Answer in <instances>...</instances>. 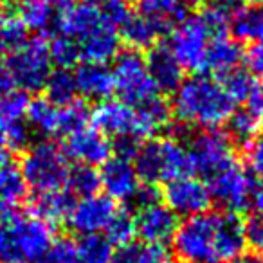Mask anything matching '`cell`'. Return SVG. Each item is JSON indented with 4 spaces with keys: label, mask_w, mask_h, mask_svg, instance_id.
Returning a JSON list of instances; mask_svg holds the SVG:
<instances>
[{
    "label": "cell",
    "mask_w": 263,
    "mask_h": 263,
    "mask_svg": "<svg viewBox=\"0 0 263 263\" xmlns=\"http://www.w3.org/2000/svg\"><path fill=\"white\" fill-rule=\"evenodd\" d=\"M208 187L211 193V200H215L223 211L238 213L249 208L254 182L251 173L243 166L234 162L233 166L209 177Z\"/></svg>",
    "instance_id": "7c38bea8"
},
{
    "label": "cell",
    "mask_w": 263,
    "mask_h": 263,
    "mask_svg": "<svg viewBox=\"0 0 263 263\" xmlns=\"http://www.w3.org/2000/svg\"><path fill=\"white\" fill-rule=\"evenodd\" d=\"M234 105L222 81L208 74H195L173 90L170 110L186 126L216 130L227 123Z\"/></svg>",
    "instance_id": "3957f363"
},
{
    "label": "cell",
    "mask_w": 263,
    "mask_h": 263,
    "mask_svg": "<svg viewBox=\"0 0 263 263\" xmlns=\"http://www.w3.org/2000/svg\"><path fill=\"white\" fill-rule=\"evenodd\" d=\"M249 205L254 209V213L258 216H263V182L254 184L251 193V200H249Z\"/></svg>",
    "instance_id": "7bdbcfd3"
},
{
    "label": "cell",
    "mask_w": 263,
    "mask_h": 263,
    "mask_svg": "<svg viewBox=\"0 0 263 263\" xmlns=\"http://www.w3.org/2000/svg\"><path fill=\"white\" fill-rule=\"evenodd\" d=\"M226 124L229 126V137L240 141V143H249L259 134L263 119L256 116L254 112H251L249 108H241L234 110Z\"/></svg>",
    "instance_id": "4dcf8cb0"
},
{
    "label": "cell",
    "mask_w": 263,
    "mask_h": 263,
    "mask_svg": "<svg viewBox=\"0 0 263 263\" xmlns=\"http://www.w3.org/2000/svg\"><path fill=\"white\" fill-rule=\"evenodd\" d=\"M220 81H222V85L226 87V90L229 92L231 98L234 99V103H238V101H245V99H247L249 92H251L256 80L252 78V74L249 72V70L238 67V69L220 76Z\"/></svg>",
    "instance_id": "8d00e7d4"
},
{
    "label": "cell",
    "mask_w": 263,
    "mask_h": 263,
    "mask_svg": "<svg viewBox=\"0 0 263 263\" xmlns=\"http://www.w3.org/2000/svg\"><path fill=\"white\" fill-rule=\"evenodd\" d=\"M245 101H247V108L263 119V80L254 81Z\"/></svg>",
    "instance_id": "b9f144b4"
},
{
    "label": "cell",
    "mask_w": 263,
    "mask_h": 263,
    "mask_svg": "<svg viewBox=\"0 0 263 263\" xmlns=\"http://www.w3.org/2000/svg\"><path fill=\"white\" fill-rule=\"evenodd\" d=\"M6 15V11H4V8H2V4H0V18Z\"/></svg>",
    "instance_id": "681fc988"
},
{
    "label": "cell",
    "mask_w": 263,
    "mask_h": 263,
    "mask_svg": "<svg viewBox=\"0 0 263 263\" xmlns=\"http://www.w3.org/2000/svg\"><path fill=\"white\" fill-rule=\"evenodd\" d=\"M190 0H150L143 4L141 11L146 13L164 33H170L180 20H184L190 11Z\"/></svg>",
    "instance_id": "484cf974"
},
{
    "label": "cell",
    "mask_w": 263,
    "mask_h": 263,
    "mask_svg": "<svg viewBox=\"0 0 263 263\" xmlns=\"http://www.w3.org/2000/svg\"><path fill=\"white\" fill-rule=\"evenodd\" d=\"M162 198L177 216L184 218L208 211L213 202L208 182L193 175H184L166 182Z\"/></svg>",
    "instance_id": "9a60e30c"
},
{
    "label": "cell",
    "mask_w": 263,
    "mask_h": 263,
    "mask_svg": "<svg viewBox=\"0 0 263 263\" xmlns=\"http://www.w3.org/2000/svg\"><path fill=\"white\" fill-rule=\"evenodd\" d=\"M63 137L65 141H63L62 152L67 159L78 162V164L98 168V166L105 164L114 154L112 139L106 137L98 128L88 126V124Z\"/></svg>",
    "instance_id": "4fadbf2b"
},
{
    "label": "cell",
    "mask_w": 263,
    "mask_h": 263,
    "mask_svg": "<svg viewBox=\"0 0 263 263\" xmlns=\"http://www.w3.org/2000/svg\"><path fill=\"white\" fill-rule=\"evenodd\" d=\"M112 263H173V259L172 254L164 249V245L132 241L114 252Z\"/></svg>",
    "instance_id": "83f0119b"
},
{
    "label": "cell",
    "mask_w": 263,
    "mask_h": 263,
    "mask_svg": "<svg viewBox=\"0 0 263 263\" xmlns=\"http://www.w3.org/2000/svg\"><path fill=\"white\" fill-rule=\"evenodd\" d=\"M114 92L132 106L144 105L159 98V88L148 69L146 58L139 51H126L116 56L112 69Z\"/></svg>",
    "instance_id": "9c48e42d"
},
{
    "label": "cell",
    "mask_w": 263,
    "mask_h": 263,
    "mask_svg": "<svg viewBox=\"0 0 263 263\" xmlns=\"http://www.w3.org/2000/svg\"><path fill=\"white\" fill-rule=\"evenodd\" d=\"M245 162H247V172L256 179L263 180V134H258L254 139L247 143Z\"/></svg>",
    "instance_id": "f35d334b"
},
{
    "label": "cell",
    "mask_w": 263,
    "mask_h": 263,
    "mask_svg": "<svg viewBox=\"0 0 263 263\" xmlns=\"http://www.w3.org/2000/svg\"><path fill=\"white\" fill-rule=\"evenodd\" d=\"M119 36L130 45L134 51L152 49L159 42L162 34H166L146 13H130L128 18L121 24Z\"/></svg>",
    "instance_id": "d6986e66"
},
{
    "label": "cell",
    "mask_w": 263,
    "mask_h": 263,
    "mask_svg": "<svg viewBox=\"0 0 263 263\" xmlns=\"http://www.w3.org/2000/svg\"><path fill=\"white\" fill-rule=\"evenodd\" d=\"M38 263H78L76 243L70 240H54Z\"/></svg>",
    "instance_id": "74e56055"
},
{
    "label": "cell",
    "mask_w": 263,
    "mask_h": 263,
    "mask_svg": "<svg viewBox=\"0 0 263 263\" xmlns=\"http://www.w3.org/2000/svg\"><path fill=\"white\" fill-rule=\"evenodd\" d=\"M49 54H51L52 65H58V69H70L80 62L78 45L63 34H56L49 42Z\"/></svg>",
    "instance_id": "d590c367"
},
{
    "label": "cell",
    "mask_w": 263,
    "mask_h": 263,
    "mask_svg": "<svg viewBox=\"0 0 263 263\" xmlns=\"http://www.w3.org/2000/svg\"><path fill=\"white\" fill-rule=\"evenodd\" d=\"M52 241V223L33 213L0 218V263H38Z\"/></svg>",
    "instance_id": "5b68a950"
},
{
    "label": "cell",
    "mask_w": 263,
    "mask_h": 263,
    "mask_svg": "<svg viewBox=\"0 0 263 263\" xmlns=\"http://www.w3.org/2000/svg\"><path fill=\"white\" fill-rule=\"evenodd\" d=\"M245 241L263 256V216L254 215L245 226Z\"/></svg>",
    "instance_id": "ab89813d"
},
{
    "label": "cell",
    "mask_w": 263,
    "mask_h": 263,
    "mask_svg": "<svg viewBox=\"0 0 263 263\" xmlns=\"http://www.w3.org/2000/svg\"><path fill=\"white\" fill-rule=\"evenodd\" d=\"M132 162L141 180L150 186L166 184L193 172L187 146L173 137H154L141 143Z\"/></svg>",
    "instance_id": "8992f818"
},
{
    "label": "cell",
    "mask_w": 263,
    "mask_h": 263,
    "mask_svg": "<svg viewBox=\"0 0 263 263\" xmlns=\"http://www.w3.org/2000/svg\"><path fill=\"white\" fill-rule=\"evenodd\" d=\"M229 31L238 42H263V6H245L231 15Z\"/></svg>",
    "instance_id": "cb8c5ba5"
},
{
    "label": "cell",
    "mask_w": 263,
    "mask_h": 263,
    "mask_svg": "<svg viewBox=\"0 0 263 263\" xmlns=\"http://www.w3.org/2000/svg\"><path fill=\"white\" fill-rule=\"evenodd\" d=\"M241 60H243V52H241V47L236 38L231 36L229 33L218 34L209 47L205 70L223 76V74L238 69Z\"/></svg>",
    "instance_id": "7402d4cb"
},
{
    "label": "cell",
    "mask_w": 263,
    "mask_h": 263,
    "mask_svg": "<svg viewBox=\"0 0 263 263\" xmlns=\"http://www.w3.org/2000/svg\"><path fill=\"white\" fill-rule=\"evenodd\" d=\"M132 2H137V4L143 6V4H146V2H150V0H132Z\"/></svg>",
    "instance_id": "c3c4849f"
},
{
    "label": "cell",
    "mask_w": 263,
    "mask_h": 263,
    "mask_svg": "<svg viewBox=\"0 0 263 263\" xmlns=\"http://www.w3.org/2000/svg\"><path fill=\"white\" fill-rule=\"evenodd\" d=\"M236 0H211V4H216V6H227V8H231V6L234 4Z\"/></svg>",
    "instance_id": "f6af8a7d"
},
{
    "label": "cell",
    "mask_w": 263,
    "mask_h": 263,
    "mask_svg": "<svg viewBox=\"0 0 263 263\" xmlns=\"http://www.w3.org/2000/svg\"><path fill=\"white\" fill-rule=\"evenodd\" d=\"M105 238L116 247H123L134 241L136 238V223L134 216L128 215L126 211H117L112 222L105 229Z\"/></svg>",
    "instance_id": "836d02e7"
},
{
    "label": "cell",
    "mask_w": 263,
    "mask_h": 263,
    "mask_svg": "<svg viewBox=\"0 0 263 263\" xmlns=\"http://www.w3.org/2000/svg\"><path fill=\"white\" fill-rule=\"evenodd\" d=\"M231 263H263V256L256 251L252 252H241L238 258H234Z\"/></svg>",
    "instance_id": "ee69618b"
},
{
    "label": "cell",
    "mask_w": 263,
    "mask_h": 263,
    "mask_svg": "<svg viewBox=\"0 0 263 263\" xmlns=\"http://www.w3.org/2000/svg\"><path fill=\"white\" fill-rule=\"evenodd\" d=\"M117 204L106 195H88L81 197L80 200H74L69 215H67V223L74 233L87 236V234H101L116 216Z\"/></svg>",
    "instance_id": "5bb4252c"
},
{
    "label": "cell",
    "mask_w": 263,
    "mask_h": 263,
    "mask_svg": "<svg viewBox=\"0 0 263 263\" xmlns=\"http://www.w3.org/2000/svg\"><path fill=\"white\" fill-rule=\"evenodd\" d=\"M27 27L16 15L6 13L0 18V54H11L27 40Z\"/></svg>",
    "instance_id": "1f68e13d"
},
{
    "label": "cell",
    "mask_w": 263,
    "mask_h": 263,
    "mask_svg": "<svg viewBox=\"0 0 263 263\" xmlns=\"http://www.w3.org/2000/svg\"><path fill=\"white\" fill-rule=\"evenodd\" d=\"M26 119L29 128L45 137L63 134V106L56 105L47 98H36L29 101Z\"/></svg>",
    "instance_id": "ffe728a7"
},
{
    "label": "cell",
    "mask_w": 263,
    "mask_h": 263,
    "mask_svg": "<svg viewBox=\"0 0 263 263\" xmlns=\"http://www.w3.org/2000/svg\"><path fill=\"white\" fill-rule=\"evenodd\" d=\"M78 263H112L114 245L101 234L81 236L76 243Z\"/></svg>",
    "instance_id": "f1b7e54d"
},
{
    "label": "cell",
    "mask_w": 263,
    "mask_h": 263,
    "mask_svg": "<svg viewBox=\"0 0 263 263\" xmlns=\"http://www.w3.org/2000/svg\"><path fill=\"white\" fill-rule=\"evenodd\" d=\"M76 90L80 96L94 101L108 99L114 92L112 70L105 63H83L74 70Z\"/></svg>",
    "instance_id": "ac0fdd59"
},
{
    "label": "cell",
    "mask_w": 263,
    "mask_h": 263,
    "mask_svg": "<svg viewBox=\"0 0 263 263\" xmlns=\"http://www.w3.org/2000/svg\"><path fill=\"white\" fill-rule=\"evenodd\" d=\"M62 0H16V16L27 29L45 31L54 24Z\"/></svg>",
    "instance_id": "d4e9b609"
},
{
    "label": "cell",
    "mask_w": 263,
    "mask_h": 263,
    "mask_svg": "<svg viewBox=\"0 0 263 263\" xmlns=\"http://www.w3.org/2000/svg\"><path fill=\"white\" fill-rule=\"evenodd\" d=\"M172 243L182 263H231L247 243L245 226L236 213L204 211L184 218Z\"/></svg>",
    "instance_id": "6da1fadb"
},
{
    "label": "cell",
    "mask_w": 263,
    "mask_h": 263,
    "mask_svg": "<svg viewBox=\"0 0 263 263\" xmlns=\"http://www.w3.org/2000/svg\"><path fill=\"white\" fill-rule=\"evenodd\" d=\"M2 63L9 72L15 88L24 92L40 90L45 87L52 72L49 42L40 36L27 38L18 49L8 54Z\"/></svg>",
    "instance_id": "ba28073f"
},
{
    "label": "cell",
    "mask_w": 263,
    "mask_h": 263,
    "mask_svg": "<svg viewBox=\"0 0 263 263\" xmlns=\"http://www.w3.org/2000/svg\"><path fill=\"white\" fill-rule=\"evenodd\" d=\"M249 6H263V0H243Z\"/></svg>",
    "instance_id": "7dc6e473"
},
{
    "label": "cell",
    "mask_w": 263,
    "mask_h": 263,
    "mask_svg": "<svg viewBox=\"0 0 263 263\" xmlns=\"http://www.w3.org/2000/svg\"><path fill=\"white\" fill-rule=\"evenodd\" d=\"M134 223L136 236H139L144 243L164 245L173 238L179 220L168 205L154 200L139 205V211L134 216Z\"/></svg>",
    "instance_id": "e0dca14e"
},
{
    "label": "cell",
    "mask_w": 263,
    "mask_h": 263,
    "mask_svg": "<svg viewBox=\"0 0 263 263\" xmlns=\"http://www.w3.org/2000/svg\"><path fill=\"white\" fill-rule=\"evenodd\" d=\"M80 2H87V4H94V6H101L105 0H80Z\"/></svg>",
    "instance_id": "bcb514c9"
},
{
    "label": "cell",
    "mask_w": 263,
    "mask_h": 263,
    "mask_svg": "<svg viewBox=\"0 0 263 263\" xmlns=\"http://www.w3.org/2000/svg\"><path fill=\"white\" fill-rule=\"evenodd\" d=\"M58 34L70 38L78 45L80 62L105 63L114 60L119 52V29L103 15L99 6L62 0L54 16Z\"/></svg>",
    "instance_id": "7a4b0ae2"
},
{
    "label": "cell",
    "mask_w": 263,
    "mask_h": 263,
    "mask_svg": "<svg viewBox=\"0 0 263 263\" xmlns=\"http://www.w3.org/2000/svg\"><path fill=\"white\" fill-rule=\"evenodd\" d=\"M146 63L159 90L173 92L184 80V69L173 58L168 47H152Z\"/></svg>",
    "instance_id": "44dd1931"
},
{
    "label": "cell",
    "mask_w": 263,
    "mask_h": 263,
    "mask_svg": "<svg viewBox=\"0 0 263 263\" xmlns=\"http://www.w3.org/2000/svg\"><path fill=\"white\" fill-rule=\"evenodd\" d=\"M31 128L26 121L0 123V146L8 148L11 154L20 152L29 144Z\"/></svg>",
    "instance_id": "e575fe53"
},
{
    "label": "cell",
    "mask_w": 263,
    "mask_h": 263,
    "mask_svg": "<svg viewBox=\"0 0 263 263\" xmlns=\"http://www.w3.org/2000/svg\"><path fill=\"white\" fill-rule=\"evenodd\" d=\"M99 172L92 166L78 164L70 170L69 179H67V190L78 197H88V195L98 193L99 190Z\"/></svg>",
    "instance_id": "d6a6232c"
},
{
    "label": "cell",
    "mask_w": 263,
    "mask_h": 263,
    "mask_svg": "<svg viewBox=\"0 0 263 263\" xmlns=\"http://www.w3.org/2000/svg\"><path fill=\"white\" fill-rule=\"evenodd\" d=\"M44 88L47 90V99L60 106L76 101V81H74V72H70L69 69L52 70Z\"/></svg>",
    "instance_id": "f546056e"
},
{
    "label": "cell",
    "mask_w": 263,
    "mask_h": 263,
    "mask_svg": "<svg viewBox=\"0 0 263 263\" xmlns=\"http://www.w3.org/2000/svg\"><path fill=\"white\" fill-rule=\"evenodd\" d=\"M187 150L193 172L208 179L236 162L233 139L218 130H202Z\"/></svg>",
    "instance_id": "8fae6325"
},
{
    "label": "cell",
    "mask_w": 263,
    "mask_h": 263,
    "mask_svg": "<svg viewBox=\"0 0 263 263\" xmlns=\"http://www.w3.org/2000/svg\"><path fill=\"white\" fill-rule=\"evenodd\" d=\"M72 204H74L72 193L65 187V190L38 195L29 213H33L34 216L45 220V222L54 223L62 218H67Z\"/></svg>",
    "instance_id": "4316f807"
},
{
    "label": "cell",
    "mask_w": 263,
    "mask_h": 263,
    "mask_svg": "<svg viewBox=\"0 0 263 263\" xmlns=\"http://www.w3.org/2000/svg\"><path fill=\"white\" fill-rule=\"evenodd\" d=\"M99 184L114 202H136L143 180L130 159L110 157L99 172Z\"/></svg>",
    "instance_id": "2e32d148"
},
{
    "label": "cell",
    "mask_w": 263,
    "mask_h": 263,
    "mask_svg": "<svg viewBox=\"0 0 263 263\" xmlns=\"http://www.w3.org/2000/svg\"><path fill=\"white\" fill-rule=\"evenodd\" d=\"M92 126L112 139H130L136 143L152 139L139 106L121 99H103L90 112Z\"/></svg>",
    "instance_id": "30bf717a"
},
{
    "label": "cell",
    "mask_w": 263,
    "mask_h": 263,
    "mask_svg": "<svg viewBox=\"0 0 263 263\" xmlns=\"http://www.w3.org/2000/svg\"><path fill=\"white\" fill-rule=\"evenodd\" d=\"M20 172H22L27 187L42 195L65 190L70 168L62 148L47 141H42V143L33 144L26 152Z\"/></svg>",
    "instance_id": "52a82bcc"
},
{
    "label": "cell",
    "mask_w": 263,
    "mask_h": 263,
    "mask_svg": "<svg viewBox=\"0 0 263 263\" xmlns=\"http://www.w3.org/2000/svg\"><path fill=\"white\" fill-rule=\"evenodd\" d=\"M243 60L247 63V70L256 76H263V42H254L243 52Z\"/></svg>",
    "instance_id": "60d3db41"
},
{
    "label": "cell",
    "mask_w": 263,
    "mask_h": 263,
    "mask_svg": "<svg viewBox=\"0 0 263 263\" xmlns=\"http://www.w3.org/2000/svg\"><path fill=\"white\" fill-rule=\"evenodd\" d=\"M231 8L211 4L208 9L187 15L172 31L166 47L184 70L204 72L205 60L213 40L218 34L229 33Z\"/></svg>",
    "instance_id": "277c9868"
},
{
    "label": "cell",
    "mask_w": 263,
    "mask_h": 263,
    "mask_svg": "<svg viewBox=\"0 0 263 263\" xmlns=\"http://www.w3.org/2000/svg\"><path fill=\"white\" fill-rule=\"evenodd\" d=\"M27 195V184L13 161L0 164V218L15 213Z\"/></svg>",
    "instance_id": "603a6c76"
}]
</instances>
